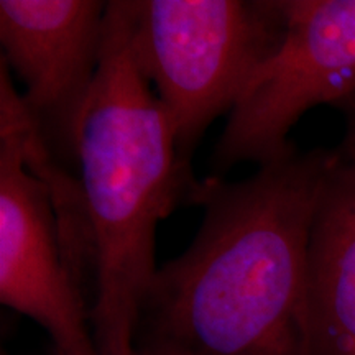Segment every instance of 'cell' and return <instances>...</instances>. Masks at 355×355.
<instances>
[{
	"mask_svg": "<svg viewBox=\"0 0 355 355\" xmlns=\"http://www.w3.org/2000/svg\"><path fill=\"white\" fill-rule=\"evenodd\" d=\"M337 150H293L242 181H196L201 229L157 270L135 355H316L309 239Z\"/></svg>",
	"mask_w": 355,
	"mask_h": 355,
	"instance_id": "6da1fadb",
	"label": "cell"
},
{
	"mask_svg": "<svg viewBox=\"0 0 355 355\" xmlns=\"http://www.w3.org/2000/svg\"><path fill=\"white\" fill-rule=\"evenodd\" d=\"M133 17L135 0L107 2L99 71L78 133L99 355H135L140 308L158 270L157 225L196 184L178 155L170 114L135 61Z\"/></svg>",
	"mask_w": 355,
	"mask_h": 355,
	"instance_id": "7a4b0ae2",
	"label": "cell"
},
{
	"mask_svg": "<svg viewBox=\"0 0 355 355\" xmlns=\"http://www.w3.org/2000/svg\"><path fill=\"white\" fill-rule=\"evenodd\" d=\"M285 30V0H135L133 55L170 114L184 165Z\"/></svg>",
	"mask_w": 355,
	"mask_h": 355,
	"instance_id": "3957f363",
	"label": "cell"
},
{
	"mask_svg": "<svg viewBox=\"0 0 355 355\" xmlns=\"http://www.w3.org/2000/svg\"><path fill=\"white\" fill-rule=\"evenodd\" d=\"M285 37L248 81L214 146L216 178L242 162L263 166L286 157L301 115L355 94V0H285Z\"/></svg>",
	"mask_w": 355,
	"mask_h": 355,
	"instance_id": "277c9868",
	"label": "cell"
},
{
	"mask_svg": "<svg viewBox=\"0 0 355 355\" xmlns=\"http://www.w3.org/2000/svg\"><path fill=\"white\" fill-rule=\"evenodd\" d=\"M28 114L0 61V301L48 332L56 355H99L91 304L61 252L46 184L25 162Z\"/></svg>",
	"mask_w": 355,
	"mask_h": 355,
	"instance_id": "5b68a950",
	"label": "cell"
},
{
	"mask_svg": "<svg viewBox=\"0 0 355 355\" xmlns=\"http://www.w3.org/2000/svg\"><path fill=\"white\" fill-rule=\"evenodd\" d=\"M107 2L2 0L0 43L24 83L21 101L50 157L79 171L78 133L99 71Z\"/></svg>",
	"mask_w": 355,
	"mask_h": 355,
	"instance_id": "8992f818",
	"label": "cell"
},
{
	"mask_svg": "<svg viewBox=\"0 0 355 355\" xmlns=\"http://www.w3.org/2000/svg\"><path fill=\"white\" fill-rule=\"evenodd\" d=\"M309 301L316 355H355V162L340 157L311 229Z\"/></svg>",
	"mask_w": 355,
	"mask_h": 355,
	"instance_id": "52a82bcc",
	"label": "cell"
},
{
	"mask_svg": "<svg viewBox=\"0 0 355 355\" xmlns=\"http://www.w3.org/2000/svg\"><path fill=\"white\" fill-rule=\"evenodd\" d=\"M339 109L345 115V135L337 153L344 162H355V94L345 99Z\"/></svg>",
	"mask_w": 355,
	"mask_h": 355,
	"instance_id": "ba28073f",
	"label": "cell"
}]
</instances>
